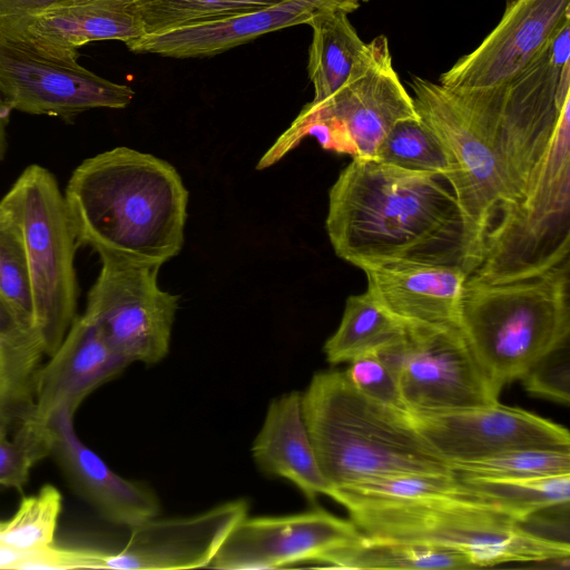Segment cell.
Segmentation results:
<instances>
[{"label":"cell","mask_w":570,"mask_h":570,"mask_svg":"<svg viewBox=\"0 0 570 570\" xmlns=\"http://www.w3.org/2000/svg\"><path fill=\"white\" fill-rule=\"evenodd\" d=\"M325 225L335 254L356 267L382 261L463 267L464 220L441 176L352 158L330 189Z\"/></svg>","instance_id":"1"},{"label":"cell","mask_w":570,"mask_h":570,"mask_svg":"<svg viewBox=\"0 0 570 570\" xmlns=\"http://www.w3.org/2000/svg\"><path fill=\"white\" fill-rule=\"evenodd\" d=\"M63 195L79 246L156 266L183 247L188 191L161 158L106 150L75 168Z\"/></svg>","instance_id":"2"},{"label":"cell","mask_w":570,"mask_h":570,"mask_svg":"<svg viewBox=\"0 0 570 570\" xmlns=\"http://www.w3.org/2000/svg\"><path fill=\"white\" fill-rule=\"evenodd\" d=\"M320 466L335 489L396 473H452L409 413L362 394L344 372L315 373L302 393Z\"/></svg>","instance_id":"3"},{"label":"cell","mask_w":570,"mask_h":570,"mask_svg":"<svg viewBox=\"0 0 570 570\" xmlns=\"http://www.w3.org/2000/svg\"><path fill=\"white\" fill-rule=\"evenodd\" d=\"M569 258L533 273L466 277L461 331L498 394L570 337Z\"/></svg>","instance_id":"4"},{"label":"cell","mask_w":570,"mask_h":570,"mask_svg":"<svg viewBox=\"0 0 570 570\" xmlns=\"http://www.w3.org/2000/svg\"><path fill=\"white\" fill-rule=\"evenodd\" d=\"M361 533L463 553L475 568L568 560V541L529 530L473 492L413 501L343 499Z\"/></svg>","instance_id":"5"},{"label":"cell","mask_w":570,"mask_h":570,"mask_svg":"<svg viewBox=\"0 0 570 570\" xmlns=\"http://www.w3.org/2000/svg\"><path fill=\"white\" fill-rule=\"evenodd\" d=\"M420 119L442 145L452 168L449 180L465 232L468 276L508 227L512 207L493 138V111L481 89H452L419 76L410 82Z\"/></svg>","instance_id":"6"},{"label":"cell","mask_w":570,"mask_h":570,"mask_svg":"<svg viewBox=\"0 0 570 570\" xmlns=\"http://www.w3.org/2000/svg\"><path fill=\"white\" fill-rule=\"evenodd\" d=\"M24 242L35 311V332L51 355L77 317V233L55 175L28 166L6 194Z\"/></svg>","instance_id":"7"},{"label":"cell","mask_w":570,"mask_h":570,"mask_svg":"<svg viewBox=\"0 0 570 570\" xmlns=\"http://www.w3.org/2000/svg\"><path fill=\"white\" fill-rule=\"evenodd\" d=\"M569 31L567 20L524 69L505 83L488 89L495 149L512 207L503 233L524 199L564 107L570 105Z\"/></svg>","instance_id":"8"},{"label":"cell","mask_w":570,"mask_h":570,"mask_svg":"<svg viewBox=\"0 0 570 570\" xmlns=\"http://www.w3.org/2000/svg\"><path fill=\"white\" fill-rule=\"evenodd\" d=\"M297 117L311 124L309 134L323 149L374 159L390 129L419 115L394 70L387 38L381 35L366 43L336 94L318 105L308 102Z\"/></svg>","instance_id":"9"},{"label":"cell","mask_w":570,"mask_h":570,"mask_svg":"<svg viewBox=\"0 0 570 570\" xmlns=\"http://www.w3.org/2000/svg\"><path fill=\"white\" fill-rule=\"evenodd\" d=\"M98 255L100 272L82 316L130 364L159 363L169 352L179 296L159 287L160 266L106 252Z\"/></svg>","instance_id":"10"},{"label":"cell","mask_w":570,"mask_h":570,"mask_svg":"<svg viewBox=\"0 0 570 570\" xmlns=\"http://www.w3.org/2000/svg\"><path fill=\"white\" fill-rule=\"evenodd\" d=\"M395 373L407 412L439 413L499 402L460 327L404 323L379 352Z\"/></svg>","instance_id":"11"},{"label":"cell","mask_w":570,"mask_h":570,"mask_svg":"<svg viewBox=\"0 0 570 570\" xmlns=\"http://www.w3.org/2000/svg\"><path fill=\"white\" fill-rule=\"evenodd\" d=\"M78 58L45 52L27 41L0 35V94L9 109L72 119L96 108L127 107L134 90L105 79Z\"/></svg>","instance_id":"12"},{"label":"cell","mask_w":570,"mask_h":570,"mask_svg":"<svg viewBox=\"0 0 570 570\" xmlns=\"http://www.w3.org/2000/svg\"><path fill=\"white\" fill-rule=\"evenodd\" d=\"M409 417L451 466L520 449L570 451L564 426L499 402L451 412H409Z\"/></svg>","instance_id":"13"},{"label":"cell","mask_w":570,"mask_h":570,"mask_svg":"<svg viewBox=\"0 0 570 570\" xmlns=\"http://www.w3.org/2000/svg\"><path fill=\"white\" fill-rule=\"evenodd\" d=\"M351 520L326 510L286 515H246L228 533L209 568L223 570L274 569L323 560L361 537Z\"/></svg>","instance_id":"14"},{"label":"cell","mask_w":570,"mask_h":570,"mask_svg":"<svg viewBox=\"0 0 570 570\" xmlns=\"http://www.w3.org/2000/svg\"><path fill=\"white\" fill-rule=\"evenodd\" d=\"M248 512L245 499L175 518H151L130 530L117 552L98 551L94 569L180 570L208 567L234 527Z\"/></svg>","instance_id":"15"},{"label":"cell","mask_w":570,"mask_h":570,"mask_svg":"<svg viewBox=\"0 0 570 570\" xmlns=\"http://www.w3.org/2000/svg\"><path fill=\"white\" fill-rule=\"evenodd\" d=\"M570 19V0H505L501 20L440 76L452 89L495 88L524 69Z\"/></svg>","instance_id":"16"},{"label":"cell","mask_w":570,"mask_h":570,"mask_svg":"<svg viewBox=\"0 0 570 570\" xmlns=\"http://www.w3.org/2000/svg\"><path fill=\"white\" fill-rule=\"evenodd\" d=\"M46 425L50 455L75 491L106 520L131 529L160 514L161 505L155 491L112 471L80 440L70 412L57 411Z\"/></svg>","instance_id":"17"},{"label":"cell","mask_w":570,"mask_h":570,"mask_svg":"<svg viewBox=\"0 0 570 570\" xmlns=\"http://www.w3.org/2000/svg\"><path fill=\"white\" fill-rule=\"evenodd\" d=\"M40 365L28 419L46 425L59 410L75 415L95 390L117 377L130 363L85 316H77L57 350Z\"/></svg>","instance_id":"18"},{"label":"cell","mask_w":570,"mask_h":570,"mask_svg":"<svg viewBox=\"0 0 570 570\" xmlns=\"http://www.w3.org/2000/svg\"><path fill=\"white\" fill-rule=\"evenodd\" d=\"M364 0H286L227 18L142 36L127 47L134 52L170 58H197L222 53L265 33L306 23L317 12L355 11Z\"/></svg>","instance_id":"19"},{"label":"cell","mask_w":570,"mask_h":570,"mask_svg":"<svg viewBox=\"0 0 570 570\" xmlns=\"http://www.w3.org/2000/svg\"><path fill=\"white\" fill-rule=\"evenodd\" d=\"M367 289L403 323L461 328L468 277L461 265L382 261L358 266Z\"/></svg>","instance_id":"20"},{"label":"cell","mask_w":570,"mask_h":570,"mask_svg":"<svg viewBox=\"0 0 570 570\" xmlns=\"http://www.w3.org/2000/svg\"><path fill=\"white\" fill-rule=\"evenodd\" d=\"M0 35L29 42L59 57L79 58L91 41L119 40L126 46L144 30L134 0H77L39 13L0 21Z\"/></svg>","instance_id":"21"},{"label":"cell","mask_w":570,"mask_h":570,"mask_svg":"<svg viewBox=\"0 0 570 570\" xmlns=\"http://www.w3.org/2000/svg\"><path fill=\"white\" fill-rule=\"evenodd\" d=\"M252 455L261 471L292 482L308 501L333 498L334 488L320 466L304 420L301 392H286L269 402Z\"/></svg>","instance_id":"22"},{"label":"cell","mask_w":570,"mask_h":570,"mask_svg":"<svg viewBox=\"0 0 570 570\" xmlns=\"http://www.w3.org/2000/svg\"><path fill=\"white\" fill-rule=\"evenodd\" d=\"M347 16L341 10H325L307 22L312 28L307 70L314 87L313 105L326 101L342 88L365 50L366 43Z\"/></svg>","instance_id":"23"},{"label":"cell","mask_w":570,"mask_h":570,"mask_svg":"<svg viewBox=\"0 0 570 570\" xmlns=\"http://www.w3.org/2000/svg\"><path fill=\"white\" fill-rule=\"evenodd\" d=\"M403 335L404 323L366 289L347 297L341 323L323 350L330 364L350 363L397 343Z\"/></svg>","instance_id":"24"},{"label":"cell","mask_w":570,"mask_h":570,"mask_svg":"<svg viewBox=\"0 0 570 570\" xmlns=\"http://www.w3.org/2000/svg\"><path fill=\"white\" fill-rule=\"evenodd\" d=\"M342 569H474L461 552L414 542L374 538L365 534L331 552L322 562Z\"/></svg>","instance_id":"25"},{"label":"cell","mask_w":570,"mask_h":570,"mask_svg":"<svg viewBox=\"0 0 570 570\" xmlns=\"http://www.w3.org/2000/svg\"><path fill=\"white\" fill-rule=\"evenodd\" d=\"M456 476L466 490L520 523L544 510L569 504L570 500V473L528 479Z\"/></svg>","instance_id":"26"},{"label":"cell","mask_w":570,"mask_h":570,"mask_svg":"<svg viewBox=\"0 0 570 570\" xmlns=\"http://www.w3.org/2000/svg\"><path fill=\"white\" fill-rule=\"evenodd\" d=\"M0 294L20 325L36 334L30 273L20 223L7 195L0 200Z\"/></svg>","instance_id":"27"},{"label":"cell","mask_w":570,"mask_h":570,"mask_svg":"<svg viewBox=\"0 0 570 570\" xmlns=\"http://www.w3.org/2000/svg\"><path fill=\"white\" fill-rule=\"evenodd\" d=\"M286 0H134L144 36L264 9Z\"/></svg>","instance_id":"28"},{"label":"cell","mask_w":570,"mask_h":570,"mask_svg":"<svg viewBox=\"0 0 570 570\" xmlns=\"http://www.w3.org/2000/svg\"><path fill=\"white\" fill-rule=\"evenodd\" d=\"M374 160L441 176L448 183L452 175L442 145L420 117L395 124L379 146Z\"/></svg>","instance_id":"29"},{"label":"cell","mask_w":570,"mask_h":570,"mask_svg":"<svg viewBox=\"0 0 570 570\" xmlns=\"http://www.w3.org/2000/svg\"><path fill=\"white\" fill-rule=\"evenodd\" d=\"M61 508V493L51 484L23 498L14 514L0 522V546L22 553L52 547Z\"/></svg>","instance_id":"30"},{"label":"cell","mask_w":570,"mask_h":570,"mask_svg":"<svg viewBox=\"0 0 570 570\" xmlns=\"http://www.w3.org/2000/svg\"><path fill=\"white\" fill-rule=\"evenodd\" d=\"M469 492L454 472L396 473L335 489L332 499L413 501Z\"/></svg>","instance_id":"31"},{"label":"cell","mask_w":570,"mask_h":570,"mask_svg":"<svg viewBox=\"0 0 570 570\" xmlns=\"http://www.w3.org/2000/svg\"><path fill=\"white\" fill-rule=\"evenodd\" d=\"M454 473L493 479H528L570 473V451L512 450L483 459L452 464Z\"/></svg>","instance_id":"32"},{"label":"cell","mask_w":570,"mask_h":570,"mask_svg":"<svg viewBox=\"0 0 570 570\" xmlns=\"http://www.w3.org/2000/svg\"><path fill=\"white\" fill-rule=\"evenodd\" d=\"M43 355L37 337H0V407L31 413L36 375Z\"/></svg>","instance_id":"33"},{"label":"cell","mask_w":570,"mask_h":570,"mask_svg":"<svg viewBox=\"0 0 570 570\" xmlns=\"http://www.w3.org/2000/svg\"><path fill=\"white\" fill-rule=\"evenodd\" d=\"M48 455L47 425L26 417L14 428H0V485L22 491L32 468Z\"/></svg>","instance_id":"34"},{"label":"cell","mask_w":570,"mask_h":570,"mask_svg":"<svg viewBox=\"0 0 570 570\" xmlns=\"http://www.w3.org/2000/svg\"><path fill=\"white\" fill-rule=\"evenodd\" d=\"M520 380L530 394L568 405L570 401L569 338L558 343L542 355Z\"/></svg>","instance_id":"35"},{"label":"cell","mask_w":570,"mask_h":570,"mask_svg":"<svg viewBox=\"0 0 570 570\" xmlns=\"http://www.w3.org/2000/svg\"><path fill=\"white\" fill-rule=\"evenodd\" d=\"M344 373L362 394L394 410L407 412L395 373L376 352L351 361Z\"/></svg>","instance_id":"36"},{"label":"cell","mask_w":570,"mask_h":570,"mask_svg":"<svg viewBox=\"0 0 570 570\" xmlns=\"http://www.w3.org/2000/svg\"><path fill=\"white\" fill-rule=\"evenodd\" d=\"M77 0H0V21L39 13Z\"/></svg>","instance_id":"37"},{"label":"cell","mask_w":570,"mask_h":570,"mask_svg":"<svg viewBox=\"0 0 570 570\" xmlns=\"http://www.w3.org/2000/svg\"><path fill=\"white\" fill-rule=\"evenodd\" d=\"M0 337L8 340H24L30 337H37L36 334L24 330L14 313L12 312L9 304L6 302L3 296L0 294ZM38 338V337H37Z\"/></svg>","instance_id":"38"},{"label":"cell","mask_w":570,"mask_h":570,"mask_svg":"<svg viewBox=\"0 0 570 570\" xmlns=\"http://www.w3.org/2000/svg\"><path fill=\"white\" fill-rule=\"evenodd\" d=\"M29 412L12 409V407H0V428L17 426L22 420L29 416Z\"/></svg>","instance_id":"39"},{"label":"cell","mask_w":570,"mask_h":570,"mask_svg":"<svg viewBox=\"0 0 570 570\" xmlns=\"http://www.w3.org/2000/svg\"><path fill=\"white\" fill-rule=\"evenodd\" d=\"M11 110L6 105L0 94V161L4 158L7 150V125Z\"/></svg>","instance_id":"40"}]
</instances>
